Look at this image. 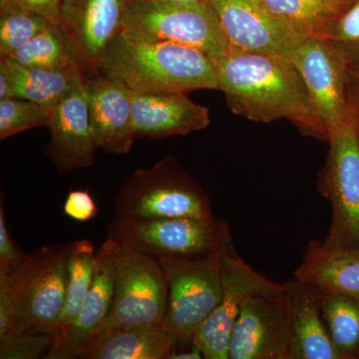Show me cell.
<instances>
[{"label": "cell", "mask_w": 359, "mask_h": 359, "mask_svg": "<svg viewBox=\"0 0 359 359\" xmlns=\"http://www.w3.org/2000/svg\"><path fill=\"white\" fill-rule=\"evenodd\" d=\"M219 90L233 114L254 122L289 120L328 141L327 130L289 56L231 50L214 63Z\"/></svg>", "instance_id": "obj_1"}, {"label": "cell", "mask_w": 359, "mask_h": 359, "mask_svg": "<svg viewBox=\"0 0 359 359\" xmlns=\"http://www.w3.org/2000/svg\"><path fill=\"white\" fill-rule=\"evenodd\" d=\"M101 74L117 78L139 93L219 90L214 62L199 49L167 42H134L121 34L108 47Z\"/></svg>", "instance_id": "obj_2"}, {"label": "cell", "mask_w": 359, "mask_h": 359, "mask_svg": "<svg viewBox=\"0 0 359 359\" xmlns=\"http://www.w3.org/2000/svg\"><path fill=\"white\" fill-rule=\"evenodd\" d=\"M120 34L142 43L193 47L214 63L231 48L218 15L208 1H130Z\"/></svg>", "instance_id": "obj_3"}, {"label": "cell", "mask_w": 359, "mask_h": 359, "mask_svg": "<svg viewBox=\"0 0 359 359\" xmlns=\"http://www.w3.org/2000/svg\"><path fill=\"white\" fill-rule=\"evenodd\" d=\"M226 245L199 256L158 259L168 283V306L162 328L173 340V349L191 344L195 330L221 302Z\"/></svg>", "instance_id": "obj_4"}, {"label": "cell", "mask_w": 359, "mask_h": 359, "mask_svg": "<svg viewBox=\"0 0 359 359\" xmlns=\"http://www.w3.org/2000/svg\"><path fill=\"white\" fill-rule=\"evenodd\" d=\"M114 207L118 216L137 219L212 215L204 189L171 157L136 170L116 196Z\"/></svg>", "instance_id": "obj_5"}, {"label": "cell", "mask_w": 359, "mask_h": 359, "mask_svg": "<svg viewBox=\"0 0 359 359\" xmlns=\"http://www.w3.org/2000/svg\"><path fill=\"white\" fill-rule=\"evenodd\" d=\"M107 233L115 242L156 259L199 256L231 241L229 224L214 215L151 219L116 215Z\"/></svg>", "instance_id": "obj_6"}, {"label": "cell", "mask_w": 359, "mask_h": 359, "mask_svg": "<svg viewBox=\"0 0 359 359\" xmlns=\"http://www.w3.org/2000/svg\"><path fill=\"white\" fill-rule=\"evenodd\" d=\"M328 143L327 160L318 175L320 193L332 205V223L323 242L359 250V134L353 101L349 117L330 135Z\"/></svg>", "instance_id": "obj_7"}, {"label": "cell", "mask_w": 359, "mask_h": 359, "mask_svg": "<svg viewBox=\"0 0 359 359\" xmlns=\"http://www.w3.org/2000/svg\"><path fill=\"white\" fill-rule=\"evenodd\" d=\"M113 262L114 301L97 334L128 325L162 327L168 306V283L160 262L117 242Z\"/></svg>", "instance_id": "obj_8"}, {"label": "cell", "mask_w": 359, "mask_h": 359, "mask_svg": "<svg viewBox=\"0 0 359 359\" xmlns=\"http://www.w3.org/2000/svg\"><path fill=\"white\" fill-rule=\"evenodd\" d=\"M68 245L41 248L29 255L18 276L9 278L15 299V323L8 334L42 332L53 337L65 304Z\"/></svg>", "instance_id": "obj_9"}, {"label": "cell", "mask_w": 359, "mask_h": 359, "mask_svg": "<svg viewBox=\"0 0 359 359\" xmlns=\"http://www.w3.org/2000/svg\"><path fill=\"white\" fill-rule=\"evenodd\" d=\"M289 58L299 70L330 139L346 123L353 106L348 58L334 42L313 37L302 39Z\"/></svg>", "instance_id": "obj_10"}, {"label": "cell", "mask_w": 359, "mask_h": 359, "mask_svg": "<svg viewBox=\"0 0 359 359\" xmlns=\"http://www.w3.org/2000/svg\"><path fill=\"white\" fill-rule=\"evenodd\" d=\"M229 359H290V295L280 290L252 295L231 332Z\"/></svg>", "instance_id": "obj_11"}, {"label": "cell", "mask_w": 359, "mask_h": 359, "mask_svg": "<svg viewBox=\"0 0 359 359\" xmlns=\"http://www.w3.org/2000/svg\"><path fill=\"white\" fill-rule=\"evenodd\" d=\"M283 283L252 269L236 252L233 243L223 254V294L215 311L195 330L191 341L205 359H229L231 332L245 301L252 295L280 290Z\"/></svg>", "instance_id": "obj_12"}, {"label": "cell", "mask_w": 359, "mask_h": 359, "mask_svg": "<svg viewBox=\"0 0 359 359\" xmlns=\"http://www.w3.org/2000/svg\"><path fill=\"white\" fill-rule=\"evenodd\" d=\"M131 0H65L61 25L84 78L101 75L108 47L121 33Z\"/></svg>", "instance_id": "obj_13"}, {"label": "cell", "mask_w": 359, "mask_h": 359, "mask_svg": "<svg viewBox=\"0 0 359 359\" xmlns=\"http://www.w3.org/2000/svg\"><path fill=\"white\" fill-rule=\"evenodd\" d=\"M221 23L231 50L282 54L302 39L292 28L276 18L263 0H208Z\"/></svg>", "instance_id": "obj_14"}, {"label": "cell", "mask_w": 359, "mask_h": 359, "mask_svg": "<svg viewBox=\"0 0 359 359\" xmlns=\"http://www.w3.org/2000/svg\"><path fill=\"white\" fill-rule=\"evenodd\" d=\"M48 154L59 173L93 166L97 144L90 122L84 77L52 109Z\"/></svg>", "instance_id": "obj_15"}, {"label": "cell", "mask_w": 359, "mask_h": 359, "mask_svg": "<svg viewBox=\"0 0 359 359\" xmlns=\"http://www.w3.org/2000/svg\"><path fill=\"white\" fill-rule=\"evenodd\" d=\"M90 122L97 147L110 154H128L135 133L131 89L117 78H84Z\"/></svg>", "instance_id": "obj_16"}, {"label": "cell", "mask_w": 359, "mask_h": 359, "mask_svg": "<svg viewBox=\"0 0 359 359\" xmlns=\"http://www.w3.org/2000/svg\"><path fill=\"white\" fill-rule=\"evenodd\" d=\"M114 241L107 238L96 250L93 280L83 306L70 327L54 340L45 358H74L79 347L97 334L109 316L114 301Z\"/></svg>", "instance_id": "obj_17"}, {"label": "cell", "mask_w": 359, "mask_h": 359, "mask_svg": "<svg viewBox=\"0 0 359 359\" xmlns=\"http://www.w3.org/2000/svg\"><path fill=\"white\" fill-rule=\"evenodd\" d=\"M131 98L137 137L184 136L211 124L209 109L185 93H139L131 90Z\"/></svg>", "instance_id": "obj_18"}, {"label": "cell", "mask_w": 359, "mask_h": 359, "mask_svg": "<svg viewBox=\"0 0 359 359\" xmlns=\"http://www.w3.org/2000/svg\"><path fill=\"white\" fill-rule=\"evenodd\" d=\"M290 295V359H341L328 334L321 311V292L292 278Z\"/></svg>", "instance_id": "obj_19"}, {"label": "cell", "mask_w": 359, "mask_h": 359, "mask_svg": "<svg viewBox=\"0 0 359 359\" xmlns=\"http://www.w3.org/2000/svg\"><path fill=\"white\" fill-rule=\"evenodd\" d=\"M294 278L323 294L359 297V250L330 247L311 241Z\"/></svg>", "instance_id": "obj_20"}, {"label": "cell", "mask_w": 359, "mask_h": 359, "mask_svg": "<svg viewBox=\"0 0 359 359\" xmlns=\"http://www.w3.org/2000/svg\"><path fill=\"white\" fill-rule=\"evenodd\" d=\"M173 340L161 327L128 325L99 332L80 346L74 358L168 359Z\"/></svg>", "instance_id": "obj_21"}, {"label": "cell", "mask_w": 359, "mask_h": 359, "mask_svg": "<svg viewBox=\"0 0 359 359\" xmlns=\"http://www.w3.org/2000/svg\"><path fill=\"white\" fill-rule=\"evenodd\" d=\"M0 73L11 87V97L54 107L83 78L81 73L27 67L0 57Z\"/></svg>", "instance_id": "obj_22"}, {"label": "cell", "mask_w": 359, "mask_h": 359, "mask_svg": "<svg viewBox=\"0 0 359 359\" xmlns=\"http://www.w3.org/2000/svg\"><path fill=\"white\" fill-rule=\"evenodd\" d=\"M95 256L94 245L88 240L75 241L68 245L65 304L54 328V340L70 327L83 306L93 280Z\"/></svg>", "instance_id": "obj_23"}, {"label": "cell", "mask_w": 359, "mask_h": 359, "mask_svg": "<svg viewBox=\"0 0 359 359\" xmlns=\"http://www.w3.org/2000/svg\"><path fill=\"white\" fill-rule=\"evenodd\" d=\"M278 20L302 37L325 39L344 7L332 0H263Z\"/></svg>", "instance_id": "obj_24"}, {"label": "cell", "mask_w": 359, "mask_h": 359, "mask_svg": "<svg viewBox=\"0 0 359 359\" xmlns=\"http://www.w3.org/2000/svg\"><path fill=\"white\" fill-rule=\"evenodd\" d=\"M6 58L27 67L81 73L62 25L55 23H49L34 39Z\"/></svg>", "instance_id": "obj_25"}, {"label": "cell", "mask_w": 359, "mask_h": 359, "mask_svg": "<svg viewBox=\"0 0 359 359\" xmlns=\"http://www.w3.org/2000/svg\"><path fill=\"white\" fill-rule=\"evenodd\" d=\"M321 311L341 359H359V297L321 292Z\"/></svg>", "instance_id": "obj_26"}, {"label": "cell", "mask_w": 359, "mask_h": 359, "mask_svg": "<svg viewBox=\"0 0 359 359\" xmlns=\"http://www.w3.org/2000/svg\"><path fill=\"white\" fill-rule=\"evenodd\" d=\"M51 21L41 14L23 9L0 11V57H9Z\"/></svg>", "instance_id": "obj_27"}, {"label": "cell", "mask_w": 359, "mask_h": 359, "mask_svg": "<svg viewBox=\"0 0 359 359\" xmlns=\"http://www.w3.org/2000/svg\"><path fill=\"white\" fill-rule=\"evenodd\" d=\"M52 109L16 97L0 100V140L35 127H47Z\"/></svg>", "instance_id": "obj_28"}, {"label": "cell", "mask_w": 359, "mask_h": 359, "mask_svg": "<svg viewBox=\"0 0 359 359\" xmlns=\"http://www.w3.org/2000/svg\"><path fill=\"white\" fill-rule=\"evenodd\" d=\"M325 39L334 42L348 58L349 65L359 62V0L337 16Z\"/></svg>", "instance_id": "obj_29"}, {"label": "cell", "mask_w": 359, "mask_h": 359, "mask_svg": "<svg viewBox=\"0 0 359 359\" xmlns=\"http://www.w3.org/2000/svg\"><path fill=\"white\" fill-rule=\"evenodd\" d=\"M54 337L51 334H11L0 339V358L1 359H36L50 351Z\"/></svg>", "instance_id": "obj_30"}, {"label": "cell", "mask_w": 359, "mask_h": 359, "mask_svg": "<svg viewBox=\"0 0 359 359\" xmlns=\"http://www.w3.org/2000/svg\"><path fill=\"white\" fill-rule=\"evenodd\" d=\"M29 256L14 242L7 229L4 204H0V278H14L27 263Z\"/></svg>", "instance_id": "obj_31"}, {"label": "cell", "mask_w": 359, "mask_h": 359, "mask_svg": "<svg viewBox=\"0 0 359 359\" xmlns=\"http://www.w3.org/2000/svg\"><path fill=\"white\" fill-rule=\"evenodd\" d=\"M65 0H0V11L23 9L41 14L55 25H61V9Z\"/></svg>", "instance_id": "obj_32"}, {"label": "cell", "mask_w": 359, "mask_h": 359, "mask_svg": "<svg viewBox=\"0 0 359 359\" xmlns=\"http://www.w3.org/2000/svg\"><path fill=\"white\" fill-rule=\"evenodd\" d=\"M65 214L78 222H87L95 218L98 209L91 194L86 190L71 191L66 198Z\"/></svg>", "instance_id": "obj_33"}, {"label": "cell", "mask_w": 359, "mask_h": 359, "mask_svg": "<svg viewBox=\"0 0 359 359\" xmlns=\"http://www.w3.org/2000/svg\"><path fill=\"white\" fill-rule=\"evenodd\" d=\"M205 358L202 351L195 344H186V346L176 347L172 351L168 359H202Z\"/></svg>", "instance_id": "obj_34"}, {"label": "cell", "mask_w": 359, "mask_h": 359, "mask_svg": "<svg viewBox=\"0 0 359 359\" xmlns=\"http://www.w3.org/2000/svg\"><path fill=\"white\" fill-rule=\"evenodd\" d=\"M348 76L351 97L359 103V62L349 65Z\"/></svg>", "instance_id": "obj_35"}, {"label": "cell", "mask_w": 359, "mask_h": 359, "mask_svg": "<svg viewBox=\"0 0 359 359\" xmlns=\"http://www.w3.org/2000/svg\"><path fill=\"white\" fill-rule=\"evenodd\" d=\"M140 2H184V1H208V0H131Z\"/></svg>", "instance_id": "obj_36"}, {"label": "cell", "mask_w": 359, "mask_h": 359, "mask_svg": "<svg viewBox=\"0 0 359 359\" xmlns=\"http://www.w3.org/2000/svg\"><path fill=\"white\" fill-rule=\"evenodd\" d=\"M332 1L337 2L340 6L346 8V7H348L353 4V0H332Z\"/></svg>", "instance_id": "obj_37"}, {"label": "cell", "mask_w": 359, "mask_h": 359, "mask_svg": "<svg viewBox=\"0 0 359 359\" xmlns=\"http://www.w3.org/2000/svg\"><path fill=\"white\" fill-rule=\"evenodd\" d=\"M353 99V98H351ZM354 105H355V110H356V118H358V134H359V103L358 101L353 100Z\"/></svg>", "instance_id": "obj_38"}]
</instances>
